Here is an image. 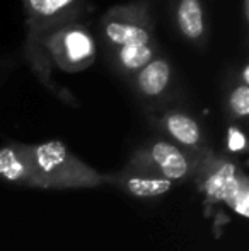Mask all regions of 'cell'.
<instances>
[{"label": "cell", "instance_id": "8992f818", "mask_svg": "<svg viewBox=\"0 0 249 251\" xmlns=\"http://www.w3.org/2000/svg\"><path fill=\"white\" fill-rule=\"evenodd\" d=\"M152 125L162 133V139L191 154L202 155L212 149L202 123L183 109H162L156 113L152 115Z\"/></svg>", "mask_w": 249, "mask_h": 251}, {"label": "cell", "instance_id": "7a4b0ae2", "mask_svg": "<svg viewBox=\"0 0 249 251\" xmlns=\"http://www.w3.org/2000/svg\"><path fill=\"white\" fill-rule=\"evenodd\" d=\"M41 190H80L103 186V175L79 159L60 140L24 144Z\"/></svg>", "mask_w": 249, "mask_h": 251}, {"label": "cell", "instance_id": "ba28073f", "mask_svg": "<svg viewBox=\"0 0 249 251\" xmlns=\"http://www.w3.org/2000/svg\"><path fill=\"white\" fill-rule=\"evenodd\" d=\"M103 185H110L121 193L138 200H156L174 188V183L156 175L123 166L120 171L103 175Z\"/></svg>", "mask_w": 249, "mask_h": 251}, {"label": "cell", "instance_id": "4fadbf2b", "mask_svg": "<svg viewBox=\"0 0 249 251\" xmlns=\"http://www.w3.org/2000/svg\"><path fill=\"white\" fill-rule=\"evenodd\" d=\"M226 111L232 122L246 123L249 116V86L244 80H239L229 91L226 100Z\"/></svg>", "mask_w": 249, "mask_h": 251}, {"label": "cell", "instance_id": "3957f363", "mask_svg": "<svg viewBox=\"0 0 249 251\" xmlns=\"http://www.w3.org/2000/svg\"><path fill=\"white\" fill-rule=\"evenodd\" d=\"M193 183L203 193L206 205L224 203L241 217H248V176L232 157L206 151L200 157Z\"/></svg>", "mask_w": 249, "mask_h": 251}, {"label": "cell", "instance_id": "5bb4252c", "mask_svg": "<svg viewBox=\"0 0 249 251\" xmlns=\"http://www.w3.org/2000/svg\"><path fill=\"white\" fill-rule=\"evenodd\" d=\"M248 12H249L248 0H243V14H244V21H246V23H248Z\"/></svg>", "mask_w": 249, "mask_h": 251}, {"label": "cell", "instance_id": "5b68a950", "mask_svg": "<svg viewBox=\"0 0 249 251\" xmlns=\"http://www.w3.org/2000/svg\"><path fill=\"white\" fill-rule=\"evenodd\" d=\"M99 31L108 55L135 45H157L156 23L150 16L149 5L143 2L110 9L101 17Z\"/></svg>", "mask_w": 249, "mask_h": 251}, {"label": "cell", "instance_id": "277c9868", "mask_svg": "<svg viewBox=\"0 0 249 251\" xmlns=\"http://www.w3.org/2000/svg\"><path fill=\"white\" fill-rule=\"evenodd\" d=\"M200 157L162 137H156L136 147L125 166L183 185L193 181Z\"/></svg>", "mask_w": 249, "mask_h": 251}, {"label": "cell", "instance_id": "8fae6325", "mask_svg": "<svg viewBox=\"0 0 249 251\" xmlns=\"http://www.w3.org/2000/svg\"><path fill=\"white\" fill-rule=\"evenodd\" d=\"M174 17L178 29L188 41L191 43L205 41L206 23L202 0H178Z\"/></svg>", "mask_w": 249, "mask_h": 251}, {"label": "cell", "instance_id": "6da1fadb", "mask_svg": "<svg viewBox=\"0 0 249 251\" xmlns=\"http://www.w3.org/2000/svg\"><path fill=\"white\" fill-rule=\"evenodd\" d=\"M27 56L41 80L55 91L50 80V67H57L65 72L87 69L96 58V41L86 27L73 23L58 29L29 33Z\"/></svg>", "mask_w": 249, "mask_h": 251}, {"label": "cell", "instance_id": "7c38bea8", "mask_svg": "<svg viewBox=\"0 0 249 251\" xmlns=\"http://www.w3.org/2000/svg\"><path fill=\"white\" fill-rule=\"evenodd\" d=\"M157 55H159L157 45H135V47L121 48V50L111 53L110 58L121 74L132 77Z\"/></svg>", "mask_w": 249, "mask_h": 251}, {"label": "cell", "instance_id": "30bf717a", "mask_svg": "<svg viewBox=\"0 0 249 251\" xmlns=\"http://www.w3.org/2000/svg\"><path fill=\"white\" fill-rule=\"evenodd\" d=\"M0 179L23 188H40L34 168L24 151V142H7L0 147Z\"/></svg>", "mask_w": 249, "mask_h": 251}, {"label": "cell", "instance_id": "9c48e42d", "mask_svg": "<svg viewBox=\"0 0 249 251\" xmlns=\"http://www.w3.org/2000/svg\"><path fill=\"white\" fill-rule=\"evenodd\" d=\"M130 79L136 96L147 104L156 106L169 94L173 84V65L166 56L157 55Z\"/></svg>", "mask_w": 249, "mask_h": 251}, {"label": "cell", "instance_id": "52a82bcc", "mask_svg": "<svg viewBox=\"0 0 249 251\" xmlns=\"http://www.w3.org/2000/svg\"><path fill=\"white\" fill-rule=\"evenodd\" d=\"M86 0H23L29 33L58 29L77 21Z\"/></svg>", "mask_w": 249, "mask_h": 251}]
</instances>
